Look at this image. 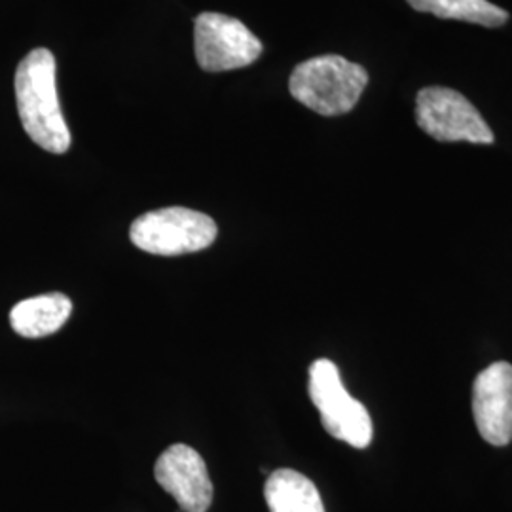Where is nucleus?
Returning a JSON list of instances; mask_svg holds the SVG:
<instances>
[{"instance_id":"1","label":"nucleus","mask_w":512,"mask_h":512,"mask_svg":"<svg viewBox=\"0 0 512 512\" xmlns=\"http://www.w3.org/2000/svg\"><path fill=\"white\" fill-rule=\"evenodd\" d=\"M16 99L21 126L38 147L52 154L71 148V131L59 107L55 57L46 48L25 55L16 71Z\"/></svg>"},{"instance_id":"2","label":"nucleus","mask_w":512,"mask_h":512,"mask_svg":"<svg viewBox=\"0 0 512 512\" xmlns=\"http://www.w3.org/2000/svg\"><path fill=\"white\" fill-rule=\"evenodd\" d=\"M366 84L365 67L342 55H319L294 69L289 90L300 105L321 116H342L359 103Z\"/></svg>"},{"instance_id":"3","label":"nucleus","mask_w":512,"mask_h":512,"mask_svg":"<svg viewBox=\"0 0 512 512\" xmlns=\"http://www.w3.org/2000/svg\"><path fill=\"white\" fill-rule=\"evenodd\" d=\"M219 234L215 220L186 207H165L141 215L129 228L133 245L145 253L179 256L207 249Z\"/></svg>"},{"instance_id":"4","label":"nucleus","mask_w":512,"mask_h":512,"mask_svg":"<svg viewBox=\"0 0 512 512\" xmlns=\"http://www.w3.org/2000/svg\"><path fill=\"white\" fill-rule=\"evenodd\" d=\"M310 397L330 437L361 450L372 442L374 427L365 404L349 395L338 368L329 359H319L310 366Z\"/></svg>"},{"instance_id":"5","label":"nucleus","mask_w":512,"mask_h":512,"mask_svg":"<svg viewBox=\"0 0 512 512\" xmlns=\"http://www.w3.org/2000/svg\"><path fill=\"white\" fill-rule=\"evenodd\" d=\"M416 122L429 137L440 143L467 141L475 145H492L494 131L486 124L475 105L450 88L429 86L418 93Z\"/></svg>"},{"instance_id":"6","label":"nucleus","mask_w":512,"mask_h":512,"mask_svg":"<svg viewBox=\"0 0 512 512\" xmlns=\"http://www.w3.org/2000/svg\"><path fill=\"white\" fill-rule=\"evenodd\" d=\"M196 59L207 73L243 69L262 54V42L236 18L203 12L194 21Z\"/></svg>"},{"instance_id":"7","label":"nucleus","mask_w":512,"mask_h":512,"mask_svg":"<svg viewBox=\"0 0 512 512\" xmlns=\"http://www.w3.org/2000/svg\"><path fill=\"white\" fill-rule=\"evenodd\" d=\"M156 482L184 512H207L213 503V482L202 456L186 446L173 444L154 467Z\"/></svg>"},{"instance_id":"8","label":"nucleus","mask_w":512,"mask_h":512,"mask_svg":"<svg viewBox=\"0 0 512 512\" xmlns=\"http://www.w3.org/2000/svg\"><path fill=\"white\" fill-rule=\"evenodd\" d=\"M473 416L480 437L492 446L512 442V365L488 366L473 384Z\"/></svg>"},{"instance_id":"9","label":"nucleus","mask_w":512,"mask_h":512,"mask_svg":"<svg viewBox=\"0 0 512 512\" xmlns=\"http://www.w3.org/2000/svg\"><path fill=\"white\" fill-rule=\"evenodd\" d=\"M73 313V302L61 293L40 294L18 302L10 311V325L23 338H44L61 329Z\"/></svg>"},{"instance_id":"10","label":"nucleus","mask_w":512,"mask_h":512,"mask_svg":"<svg viewBox=\"0 0 512 512\" xmlns=\"http://www.w3.org/2000/svg\"><path fill=\"white\" fill-rule=\"evenodd\" d=\"M264 497L270 512H325L315 484L293 469H279L268 476Z\"/></svg>"},{"instance_id":"11","label":"nucleus","mask_w":512,"mask_h":512,"mask_svg":"<svg viewBox=\"0 0 512 512\" xmlns=\"http://www.w3.org/2000/svg\"><path fill=\"white\" fill-rule=\"evenodd\" d=\"M416 12L442 19H459L484 27H501L509 14L488 0H406Z\"/></svg>"}]
</instances>
